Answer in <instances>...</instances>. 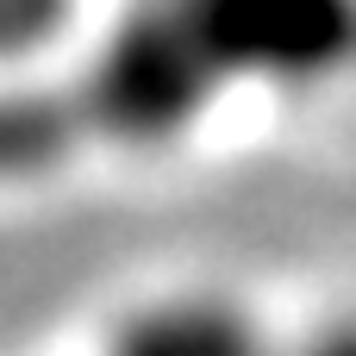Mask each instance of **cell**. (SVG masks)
<instances>
[{
    "label": "cell",
    "instance_id": "2",
    "mask_svg": "<svg viewBox=\"0 0 356 356\" xmlns=\"http://www.w3.org/2000/svg\"><path fill=\"white\" fill-rule=\"evenodd\" d=\"M225 88H325L356 69V0H175Z\"/></svg>",
    "mask_w": 356,
    "mask_h": 356
},
{
    "label": "cell",
    "instance_id": "3",
    "mask_svg": "<svg viewBox=\"0 0 356 356\" xmlns=\"http://www.w3.org/2000/svg\"><path fill=\"white\" fill-rule=\"evenodd\" d=\"M106 356H269L257 319L213 294H169L119 319Z\"/></svg>",
    "mask_w": 356,
    "mask_h": 356
},
{
    "label": "cell",
    "instance_id": "1",
    "mask_svg": "<svg viewBox=\"0 0 356 356\" xmlns=\"http://www.w3.org/2000/svg\"><path fill=\"white\" fill-rule=\"evenodd\" d=\"M75 113L81 156L88 150H156L194 131L225 88L219 63L194 38L188 13L175 0H138L125 6L106 38L56 75Z\"/></svg>",
    "mask_w": 356,
    "mask_h": 356
},
{
    "label": "cell",
    "instance_id": "4",
    "mask_svg": "<svg viewBox=\"0 0 356 356\" xmlns=\"http://www.w3.org/2000/svg\"><path fill=\"white\" fill-rule=\"evenodd\" d=\"M75 19V0H0V75L38 63Z\"/></svg>",
    "mask_w": 356,
    "mask_h": 356
},
{
    "label": "cell",
    "instance_id": "5",
    "mask_svg": "<svg viewBox=\"0 0 356 356\" xmlns=\"http://www.w3.org/2000/svg\"><path fill=\"white\" fill-rule=\"evenodd\" d=\"M269 356H356V319L332 325V332H319V338H307L300 350H269Z\"/></svg>",
    "mask_w": 356,
    "mask_h": 356
}]
</instances>
